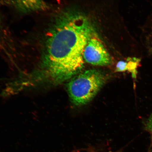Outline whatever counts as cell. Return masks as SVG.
I'll use <instances>...</instances> for the list:
<instances>
[{
  "label": "cell",
  "mask_w": 152,
  "mask_h": 152,
  "mask_svg": "<svg viewBox=\"0 0 152 152\" xmlns=\"http://www.w3.org/2000/svg\"><path fill=\"white\" fill-rule=\"evenodd\" d=\"M106 79L104 74L96 69L87 70L75 76L67 86L72 102L77 106L88 103L96 96Z\"/></svg>",
  "instance_id": "7a4b0ae2"
},
{
  "label": "cell",
  "mask_w": 152,
  "mask_h": 152,
  "mask_svg": "<svg viewBox=\"0 0 152 152\" xmlns=\"http://www.w3.org/2000/svg\"><path fill=\"white\" fill-rule=\"evenodd\" d=\"M150 52H151V53H152V40L151 42V47H150Z\"/></svg>",
  "instance_id": "30bf717a"
},
{
  "label": "cell",
  "mask_w": 152,
  "mask_h": 152,
  "mask_svg": "<svg viewBox=\"0 0 152 152\" xmlns=\"http://www.w3.org/2000/svg\"><path fill=\"white\" fill-rule=\"evenodd\" d=\"M145 126L146 130L152 135V114L146 120Z\"/></svg>",
  "instance_id": "ba28073f"
},
{
  "label": "cell",
  "mask_w": 152,
  "mask_h": 152,
  "mask_svg": "<svg viewBox=\"0 0 152 152\" xmlns=\"http://www.w3.org/2000/svg\"><path fill=\"white\" fill-rule=\"evenodd\" d=\"M126 61L128 63V71L132 73L133 78L136 79L137 73V68L140 62V60L136 58H129Z\"/></svg>",
  "instance_id": "5b68a950"
},
{
  "label": "cell",
  "mask_w": 152,
  "mask_h": 152,
  "mask_svg": "<svg viewBox=\"0 0 152 152\" xmlns=\"http://www.w3.org/2000/svg\"><path fill=\"white\" fill-rule=\"evenodd\" d=\"M4 26L2 20L1 15L0 14V45H1V41L2 40V38L3 37V34L4 33Z\"/></svg>",
  "instance_id": "9c48e42d"
},
{
  "label": "cell",
  "mask_w": 152,
  "mask_h": 152,
  "mask_svg": "<svg viewBox=\"0 0 152 152\" xmlns=\"http://www.w3.org/2000/svg\"><path fill=\"white\" fill-rule=\"evenodd\" d=\"M83 58L86 62L94 65L106 66L112 62L109 53L99 40L94 36L85 47Z\"/></svg>",
  "instance_id": "3957f363"
},
{
  "label": "cell",
  "mask_w": 152,
  "mask_h": 152,
  "mask_svg": "<svg viewBox=\"0 0 152 152\" xmlns=\"http://www.w3.org/2000/svg\"><path fill=\"white\" fill-rule=\"evenodd\" d=\"M22 14L48 10L50 5L44 0H3V3Z\"/></svg>",
  "instance_id": "277c9868"
},
{
  "label": "cell",
  "mask_w": 152,
  "mask_h": 152,
  "mask_svg": "<svg viewBox=\"0 0 152 152\" xmlns=\"http://www.w3.org/2000/svg\"><path fill=\"white\" fill-rule=\"evenodd\" d=\"M128 63L127 61H121L118 62L116 66V71L117 72H123L128 71Z\"/></svg>",
  "instance_id": "52a82bcc"
},
{
  "label": "cell",
  "mask_w": 152,
  "mask_h": 152,
  "mask_svg": "<svg viewBox=\"0 0 152 152\" xmlns=\"http://www.w3.org/2000/svg\"><path fill=\"white\" fill-rule=\"evenodd\" d=\"M53 20L45 38L42 66L53 81L60 83L81 72L85 49L95 33L87 18L78 12L62 11Z\"/></svg>",
  "instance_id": "6da1fadb"
},
{
  "label": "cell",
  "mask_w": 152,
  "mask_h": 152,
  "mask_svg": "<svg viewBox=\"0 0 152 152\" xmlns=\"http://www.w3.org/2000/svg\"><path fill=\"white\" fill-rule=\"evenodd\" d=\"M72 152H121L119 151H105L102 150V149H97V148L90 147L84 148V149H82L76 150L75 151H74Z\"/></svg>",
  "instance_id": "8992f818"
}]
</instances>
